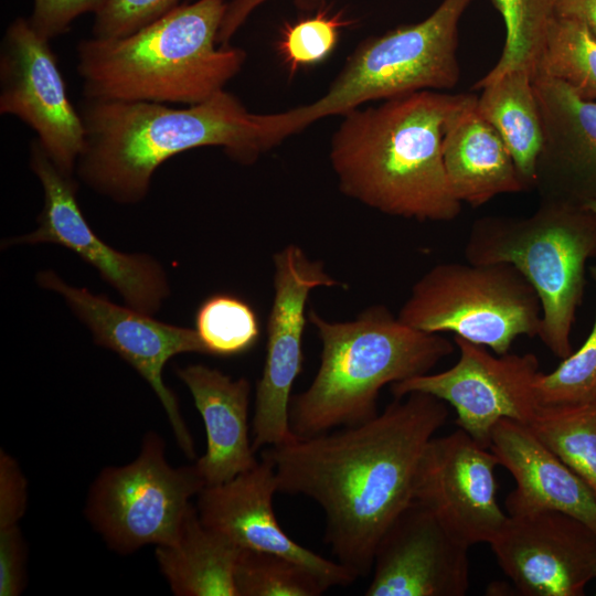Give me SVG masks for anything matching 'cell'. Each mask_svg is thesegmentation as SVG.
I'll use <instances>...</instances> for the list:
<instances>
[{"instance_id":"obj_38","label":"cell","mask_w":596,"mask_h":596,"mask_svg":"<svg viewBox=\"0 0 596 596\" xmlns=\"http://www.w3.org/2000/svg\"><path fill=\"white\" fill-rule=\"evenodd\" d=\"M585 206H587L588 209H590L592 211L596 213V200L588 202L587 204H585Z\"/></svg>"},{"instance_id":"obj_37","label":"cell","mask_w":596,"mask_h":596,"mask_svg":"<svg viewBox=\"0 0 596 596\" xmlns=\"http://www.w3.org/2000/svg\"><path fill=\"white\" fill-rule=\"evenodd\" d=\"M554 12L583 23L596 38V0H554Z\"/></svg>"},{"instance_id":"obj_17","label":"cell","mask_w":596,"mask_h":596,"mask_svg":"<svg viewBox=\"0 0 596 596\" xmlns=\"http://www.w3.org/2000/svg\"><path fill=\"white\" fill-rule=\"evenodd\" d=\"M469 546L412 501L381 538L366 596H464L469 589Z\"/></svg>"},{"instance_id":"obj_39","label":"cell","mask_w":596,"mask_h":596,"mask_svg":"<svg viewBox=\"0 0 596 596\" xmlns=\"http://www.w3.org/2000/svg\"><path fill=\"white\" fill-rule=\"evenodd\" d=\"M595 579H596V576H595ZM596 594V593H595Z\"/></svg>"},{"instance_id":"obj_27","label":"cell","mask_w":596,"mask_h":596,"mask_svg":"<svg viewBox=\"0 0 596 596\" xmlns=\"http://www.w3.org/2000/svg\"><path fill=\"white\" fill-rule=\"evenodd\" d=\"M491 1L503 19L505 42L498 63L473 84L472 89H481L503 74L519 68L529 70L533 76L547 26L555 15L554 0Z\"/></svg>"},{"instance_id":"obj_35","label":"cell","mask_w":596,"mask_h":596,"mask_svg":"<svg viewBox=\"0 0 596 596\" xmlns=\"http://www.w3.org/2000/svg\"><path fill=\"white\" fill-rule=\"evenodd\" d=\"M28 504L26 479L17 462L0 450V529L18 525Z\"/></svg>"},{"instance_id":"obj_24","label":"cell","mask_w":596,"mask_h":596,"mask_svg":"<svg viewBox=\"0 0 596 596\" xmlns=\"http://www.w3.org/2000/svg\"><path fill=\"white\" fill-rule=\"evenodd\" d=\"M481 89L478 113L499 134L525 184L533 188L543 125L532 73L526 68L510 71Z\"/></svg>"},{"instance_id":"obj_2","label":"cell","mask_w":596,"mask_h":596,"mask_svg":"<svg viewBox=\"0 0 596 596\" xmlns=\"http://www.w3.org/2000/svg\"><path fill=\"white\" fill-rule=\"evenodd\" d=\"M473 96L419 91L343 114L329 151L341 193L392 216L455 220L462 203L447 180L443 139Z\"/></svg>"},{"instance_id":"obj_7","label":"cell","mask_w":596,"mask_h":596,"mask_svg":"<svg viewBox=\"0 0 596 596\" xmlns=\"http://www.w3.org/2000/svg\"><path fill=\"white\" fill-rule=\"evenodd\" d=\"M464 256L472 264L513 265L542 307L539 338L560 359L585 290L586 264L596 257V213L585 205L541 200L528 216H485L471 225Z\"/></svg>"},{"instance_id":"obj_20","label":"cell","mask_w":596,"mask_h":596,"mask_svg":"<svg viewBox=\"0 0 596 596\" xmlns=\"http://www.w3.org/2000/svg\"><path fill=\"white\" fill-rule=\"evenodd\" d=\"M489 449L515 480V489L505 499L509 515L555 510L596 532V497L528 424L500 419L491 432Z\"/></svg>"},{"instance_id":"obj_29","label":"cell","mask_w":596,"mask_h":596,"mask_svg":"<svg viewBox=\"0 0 596 596\" xmlns=\"http://www.w3.org/2000/svg\"><path fill=\"white\" fill-rule=\"evenodd\" d=\"M194 323L210 355L243 354L255 347L260 333L254 308L228 294L207 297L198 308Z\"/></svg>"},{"instance_id":"obj_14","label":"cell","mask_w":596,"mask_h":596,"mask_svg":"<svg viewBox=\"0 0 596 596\" xmlns=\"http://www.w3.org/2000/svg\"><path fill=\"white\" fill-rule=\"evenodd\" d=\"M30 167L44 191L38 227L6 244L61 245L92 265L128 306L149 315L156 312L169 294L161 266L147 255L116 251L94 233L78 205L72 174L62 172L36 139L30 146Z\"/></svg>"},{"instance_id":"obj_10","label":"cell","mask_w":596,"mask_h":596,"mask_svg":"<svg viewBox=\"0 0 596 596\" xmlns=\"http://www.w3.org/2000/svg\"><path fill=\"white\" fill-rule=\"evenodd\" d=\"M274 298L266 324V354L256 384L252 446L258 451L296 438L289 425L292 385L302 370L306 305L318 287L340 286L324 263L297 244L273 255Z\"/></svg>"},{"instance_id":"obj_12","label":"cell","mask_w":596,"mask_h":596,"mask_svg":"<svg viewBox=\"0 0 596 596\" xmlns=\"http://www.w3.org/2000/svg\"><path fill=\"white\" fill-rule=\"evenodd\" d=\"M0 114L26 124L54 164L74 172L85 147L83 119L68 98L50 41L25 18L13 20L1 42Z\"/></svg>"},{"instance_id":"obj_5","label":"cell","mask_w":596,"mask_h":596,"mask_svg":"<svg viewBox=\"0 0 596 596\" xmlns=\"http://www.w3.org/2000/svg\"><path fill=\"white\" fill-rule=\"evenodd\" d=\"M308 320L321 352L310 385L290 398L289 425L298 438L373 418L386 384L429 373L455 350L440 333L405 324L384 305L348 321H330L311 308Z\"/></svg>"},{"instance_id":"obj_28","label":"cell","mask_w":596,"mask_h":596,"mask_svg":"<svg viewBox=\"0 0 596 596\" xmlns=\"http://www.w3.org/2000/svg\"><path fill=\"white\" fill-rule=\"evenodd\" d=\"M237 596H319L329 587L310 570L284 555L240 549Z\"/></svg>"},{"instance_id":"obj_34","label":"cell","mask_w":596,"mask_h":596,"mask_svg":"<svg viewBox=\"0 0 596 596\" xmlns=\"http://www.w3.org/2000/svg\"><path fill=\"white\" fill-rule=\"evenodd\" d=\"M28 549L19 525L0 529V596H18L26 585Z\"/></svg>"},{"instance_id":"obj_6","label":"cell","mask_w":596,"mask_h":596,"mask_svg":"<svg viewBox=\"0 0 596 596\" xmlns=\"http://www.w3.org/2000/svg\"><path fill=\"white\" fill-rule=\"evenodd\" d=\"M473 0H443L424 20L362 42L317 100L259 114L267 149L309 125L374 102L419 91H448L460 78L459 22Z\"/></svg>"},{"instance_id":"obj_15","label":"cell","mask_w":596,"mask_h":596,"mask_svg":"<svg viewBox=\"0 0 596 596\" xmlns=\"http://www.w3.org/2000/svg\"><path fill=\"white\" fill-rule=\"evenodd\" d=\"M497 466L494 454L461 428L433 437L418 461L413 501L462 544H489L508 518L497 501Z\"/></svg>"},{"instance_id":"obj_1","label":"cell","mask_w":596,"mask_h":596,"mask_svg":"<svg viewBox=\"0 0 596 596\" xmlns=\"http://www.w3.org/2000/svg\"><path fill=\"white\" fill-rule=\"evenodd\" d=\"M448 417L446 403L412 392L382 413L262 449L278 492L313 500L326 519L324 543L358 577L371 574L376 546L413 501L418 461Z\"/></svg>"},{"instance_id":"obj_30","label":"cell","mask_w":596,"mask_h":596,"mask_svg":"<svg viewBox=\"0 0 596 596\" xmlns=\"http://www.w3.org/2000/svg\"><path fill=\"white\" fill-rule=\"evenodd\" d=\"M596 289V265L590 267ZM539 406H568L596 402V311L593 328L581 348L552 372L534 382Z\"/></svg>"},{"instance_id":"obj_9","label":"cell","mask_w":596,"mask_h":596,"mask_svg":"<svg viewBox=\"0 0 596 596\" xmlns=\"http://www.w3.org/2000/svg\"><path fill=\"white\" fill-rule=\"evenodd\" d=\"M204 487L195 462L171 466L164 439L148 432L132 461L99 471L89 487L84 512L110 550L131 554L145 545L172 542L191 499Z\"/></svg>"},{"instance_id":"obj_22","label":"cell","mask_w":596,"mask_h":596,"mask_svg":"<svg viewBox=\"0 0 596 596\" xmlns=\"http://www.w3.org/2000/svg\"><path fill=\"white\" fill-rule=\"evenodd\" d=\"M477 96L447 124L443 160L458 201L476 207L500 194L528 190L514 159L496 129L476 108Z\"/></svg>"},{"instance_id":"obj_16","label":"cell","mask_w":596,"mask_h":596,"mask_svg":"<svg viewBox=\"0 0 596 596\" xmlns=\"http://www.w3.org/2000/svg\"><path fill=\"white\" fill-rule=\"evenodd\" d=\"M524 596H579L596 576V532L555 510L508 515L489 543Z\"/></svg>"},{"instance_id":"obj_32","label":"cell","mask_w":596,"mask_h":596,"mask_svg":"<svg viewBox=\"0 0 596 596\" xmlns=\"http://www.w3.org/2000/svg\"><path fill=\"white\" fill-rule=\"evenodd\" d=\"M178 6L179 0H105L95 13L93 38H124L166 15Z\"/></svg>"},{"instance_id":"obj_13","label":"cell","mask_w":596,"mask_h":596,"mask_svg":"<svg viewBox=\"0 0 596 596\" xmlns=\"http://www.w3.org/2000/svg\"><path fill=\"white\" fill-rule=\"evenodd\" d=\"M40 285L60 294L88 327L94 340L113 350L149 383L159 398L177 444L190 459L195 458L194 440L182 416L175 394L163 382L168 361L182 353L207 354L195 329L158 321L130 306L114 304L64 283L55 273L39 274Z\"/></svg>"},{"instance_id":"obj_33","label":"cell","mask_w":596,"mask_h":596,"mask_svg":"<svg viewBox=\"0 0 596 596\" xmlns=\"http://www.w3.org/2000/svg\"><path fill=\"white\" fill-rule=\"evenodd\" d=\"M105 0H33L29 21L44 39L52 40L68 31L79 15L100 9Z\"/></svg>"},{"instance_id":"obj_25","label":"cell","mask_w":596,"mask_h":596,"mask_svg":"<svg viewBox=\"0 0 596 596\" xmlns=\"http://www.w3.org/2000/svg\"><path fill=\"white\" fill-rule=\"evenodd\" d=\"M528 425L596 497V402L539 406Z\"/></svg>"},{"instance_id":"obj_26","label":"cell","mask_w":596,"mask_h":596,"mask_svg":"<svg viewBox=\"0 0 596 596\" xmlns=\"http://www.w3.org/2000/svg\"><path fill=\"white\" fill-rule=\"evenodd\" d=\"M535 74L557 79L579 97L596 102V38L583 23L555 14Z\"/></svg>"},{"instance_id":"obj_21","label":"cell","mask_w":596,"mask_h":596,"mask_svg":"<svg viewBox=\"0 0 596 596\" xmlns=\"http://www.w3.org/2000/svg\"><path fill=\"white\" fill-rule=\"evenodd\" d=\"M206 434L205 453L195 461L205 486L223 483L253 468L258 459L249 439L251 383L203 364L178 368Z\"/></svg>"},{"instance_id":"obj_19","label":"cell","mask_w":596,"mask_h":596,"mask_svg":"<svg viewBox=\"0 0 596 596\" xmlns=\"http://www.w3.org/2000/svg\"><path fill=\"white\" fill-rule=\"evenodd\" d=\"M533 86L543 125L533 188L541 200L585 205L596 200V102L541 74Z\"/></svg>"},{"instance_id":"obj_31","label":"cell","mask_w":596,"mask_h":596,"mask_svg":"<svg viewBox=\"0 0 596 596\" xmlns=\"http://www.w3.org/2000/svg\"><path fill=\"white\" fill-rule=\"evenodd\" d=\"M347 24L341 13L326 10L286 24L278 42L279 54L291 72L320 63L333 51Z\"/></svg>"},{"instance_id":"obj_4","label":"cell","mask_w":596,"mask_h":596,"mask_svg":"<svg viewBox=\"0 0 596 596\" xmlns=\"http://www.w3.org/2000/svg\"><path fill=\"white\" fill-rule=\"evenodd\" d=\"M226 6L179 4L124 38L81 41L84 98L194 105L223 91L246 60L244 50L219 43Z\"/></svg>"},{"instance_id":"obj_3","label":"cell","mask_w":596,"mask_h":596,"mask_svg":"<svg viewBox=\"0 0 596 596\" xmlns=\"http://www.w3.org/2000/svg\"><path fill=\"white\" fill-rule=\"evenodd\" d=\"M79 114L85 147L76 170L84 183L119 203H136L168 159L202 147H220L252 164L267 150L259 114L225 89L174 108L162 103L84 98Z\"/></svg>"},{"instance_id":"obj_36","label":"cell","mask_w":596,"mask_h":596,"mask_svg":"<svg viewBox=\"0 0 596 596\" xmlns=\"http://www.w3.org/2000/svg\"><path fill=\"white\" fill-rule=\"evenodd\" d=\"M266 1L268 0H232L228 2L219 31L220 45H227L249 14ZM294 2L299 9L310 11L322 6L324 0H294Z\"/></svg>"},{"instance_id":"obj_8","label":"cell","mask_w":596,"mask_h":596,"mask_svg":"<svg viewBox=\"0 0 596 596\" xmlns=\"http://www.w3.org/2000/svg\"><path fill=\"white\" fill-rule=\"evenodd\" d=\"M397 318L429 333L451 332L491 349L509 352L518 337H538L540 298L511 264L439 263L413 285Z\"/></svg>"},{"instance_id":"obj_18","label":"cell","mask_w":596,"mask_h":596,"mask_svg":"<svg viewBox=\"0 0 596 596\" xmlns=\"http://www.w3.org/2000/svg\"><path fill=\"white\" fill-rule=\"evenodd\" d=\"M277 482L265 458L223 483L205 486L196 496L201 522L238 549L284 555L313 572L329 588L351 585L359 577L338 561L295 542L280 526L273 499Z\"/></svg>"},{"instance_id":"obj_11","label":"cell","mask_w":596,"mask_h":596,"mask_svg":"<svg viewBox=\"0 0 596 596\" xmlns=\"http://www.w3.org/2000/svg\"><path fill=\"white\" fill-rule=\"evenodd\" d=\"M458 361L438 373H426L391 384L395 398L412 392L430 394L451 405L457 425L489 448L490 436L502 418L529 424L538 411L534 382L541 373L533 353L498 356L485 347L454 338Z\"/></svg>"},{"instance_id":"obj_23","label":"cell","mask_w":596,"mask_h":596,"mask_svg":"<svg viewBox=\"0 0 596 596\" xmlns=\"http://www.w3.org/2000/svg\"><path fill=\"white\" fill-rule=\"evenodd\" d=\"M238 552L230 540L201 522L192 503L177 538L157 545L155 556L175 596H237L234 571Z\"/></svg>"}]
</instances>
